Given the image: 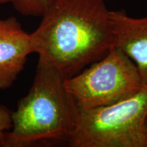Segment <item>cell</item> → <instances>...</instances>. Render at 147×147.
<instances>
[{
	"label": "cell",
	"instance_id": "cell-1",
	"mask_svg": "<svg viewBox=\"0 0 147 147\" xmlns=\"http://www.w3.org/2000/svg\"><path fill=\"white\" fill-rule=\"evenodd\" d=\"M30 34L34 53L65 79L115 46L110 10L104 0H54Z\"/></svg>",
	"mask_w": 147,
	"mask_h": 147
},
{
	"label": "cell",
	"instance_id": "cell-5",
	"mask_svg": "<svg viewBox=\"0 0 147 147\" xmlns=\"http://www.w3.org/2000/svg\"><path fill=\"white\" fill-rule=\"evenodd\" d=\"M31 53H34L31 34L17 18H0V91L13 85Z\"/></svg>",
	"mask_w": 147,
	"mask_h": 147
},
{
	"label": "cell",
	"instance_id": "cell-10",
	"mask_svg": "<svg viewBox=\"0 0 147 147\" xmlns=\"http://www.w3.org/2000/svg\"><path fill=\"white\" fill-rule=\"evenodd\" d=\"M146 127H147V119H146Z\"/></svg>",
	"mask_w": 147,
	"mask_h": 147
},
{
	"label": "cell",
	"instance_id": "cell-7",
	"mask_svg": "<svg viewBox=\"0 0 147 147\" xmlns=\"http://www.w3.org/2000/svg\"><path fill=\"white\" fill-rule=\"evenodd\" d=\"M54 0H11L14 8L23 16H42Z\"/></svg>",
	"mask_w": 147,
	"mask_h": 147
},
{
	"label": "cell",
	"instance_id": "cell-9",
	"mask_svg": "<svg viewBox=\"0 0 147 147\" xmlns=\"http://www.w3.org/2000/svg\"><path fill=\"white\" fill-rule=\"evenodd\" d=\"M10 2L11 0H0V4H6Z\"/></svg>",
	"mask_w": 147,
	"mask_h": 147
},
{
	"label": "cell",
	"instance_id": "cell-2",
	"mask_svg": "<svg viewBox=\"0 0 147 147\" xmlns=\"http://www.w3.org/2000/svg\"><path fill=\"white\" fill-rule=\"evenodd\" d=\"M64 80L52 66L38 61L32 87L12 112V127L1 147L67 142L80 108L65 89Z\"/></svg>",
	"mask_w": 147,
	"mask_h": 147
},
{
	"label": "cell",
	"instance_id": "cell-3",
	"mask_svg": "<svg viewBox=\"0 0 147 147\" xmlns=\"http://www.w3.org/2000/svg\"><path fill=\"white\" fill-rule=\"evenodd\" d=\"M147 86L102 107L80 109L71 147H147Z\"/></svg>",
	"mask_w": 147,
	"mask_h": 147
},
{
	"label": "cell",
	"instance_id": "cell-4",
	"mask_svg": "<svg viewBox=\"0 0 147 147\" xmlns=\"http://www.w3.org/2000/svg\"><path fill=\"white\" fill-rule=\"evenodd\" d=\"M64 84L80 109L111 105L146 87L133 61L115 46L89 68L65 79Z\"/></svg>",
	"mask_w": 147,
	"mask_h": 147
},
{
	"label": "cell",
	"instance_id": "cell-6",
	"mask_svg": "<svg viewBox=\"0 0 147 147\" xmlns=\"http://www.w3.org/2000/svg\"><path fill=\"white\" fill-rule=\"evenodd\" d=\"M115 47L123 51L136 65L147 86V16L135 18L125 10H110Z\"/></svg>",
	"mask_w": 147,
	"mask_h": 147
},
{
	"label": "cell",
	"instance_id": "cell-8",
	"mask_svg": "<svg viewBox=\"0 0 147 147\" xmlns=\"http://www.w3.org/2000/svg\"><path fill=\"white\" fill-rule=\"evenodd\" d=\"M12 112L3 105H0V146H2L5 134L12 127Z\"/></svg>",
	"mask_w": 147,
	"mask_h": 147
}]
</instances>
